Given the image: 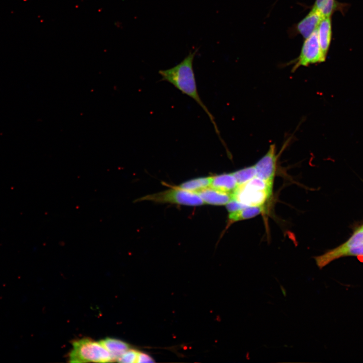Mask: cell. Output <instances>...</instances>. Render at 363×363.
<instances>
[{
    "mask_svg": "<svg viewBox=\"0 0 363 363\" xmlns=\"http://www.w3.org/2000/svg\"><path fill=\"white\" fill-rule=\"evenodd\" d=\"M335 0H316L312 8L318 11L323 17H330L335 10Z\"/></svg>",
    "mask_w": 363,
    "mask_h": 363,
    "instance_id": "2e32d148",
    "label": "cell"
},
{
    "mask_svg": "<svg viewBox=\"0 0 363 363\" xmlns=\"http://www.w3.org/2000/svg\"><path fill=\"white\" fill-rule=\"evenodd\" d=\"M318 36L322 51L326 56L331 39L332 28L330 17H324L318 28Z\"/></svg>",
    "mask_w": 363,
    "mask_h": 363,
    "instance_id": "8fae6325",
    "label": "cell"
},
{
    "mask_svg": "<svg viewBox=\"0 0 363 363\" xmlns=\"http://www.w3.org/2000/svg\"><path fill=\"white\" fill-rule=\"evenodd\" d=\"M197 51V49L191 51L179 64L171 68L160 70L158 73L161 77V81L171 84L182 93L193 99L202 108L213 125L220 141L226 147L220 136L214 117L203 103L198 91L193 69V62Z\"/></svg>",
    "mask_w": 363,
    "mask_h": 363,
    "instance_id": "6da1fadb",
    "label": "cell"
},
{
    "mask_svg": "<svg viewBox=\"0 0 363 363\" xmlns=\"http://www.w3.org/2000/svg\"><path fill=\"white\" fill-rule=\"evenodd\" d=\"M238 186L232 173H223L212 177L210 187L217 190L233 194Z\"/></svg>",
    "mask_w": 363,
    "mask_h": 363,
    "instance_id": "30bf717a",
    "label": "cell"
},
{
    "mask_svg": "<svg viewBox=\"0 0 363 363\" xmlns=\"http://www.w3.org/2000/svg\"><path fill=\"white\" fill-rule=\"evenodd\" d=\"M324 17L317 10L312 8L309 14L297 25L298 32L306 39L317 29Z\"/></svg>",
    "mask_w": 363,
    "mask_h": 363,
    "instance_id": "9c48e42d",
    "label": "cell"
},
{
    "mask_svg": "<svg viewBox=\"0 0 363 363\" xmlns=\"http://www.w3.org/2000/svg\"><path fill=\"white\" fill-rule=\"evenodd\" d=\"M238 185L243 184L256 176L254 165L248 166L232 172Z\"/></svg>",
    "mask_w": 363,
    "mask_h": 363,
    "instance_id": "9a60e30c",
    "label": "cell"
},
{
    "mask_svg": "<svg viewBox=\"0 0 363 363\" xmlns=\"http://www.w3.org/2000/svg\"><path fill=\"white\" fill-rule=\"evenodd\" d=\"M73 348L69 353L71 362H107L113 361L108 351L100 342L84 338L73 342Z\"/></svg>",
    "mask_w": 363,
    "mask_h": 363,
    "instance_id": "3957f363",
    "label": "cell"
},
{
    "mask_svg": "<svg viewBox=\"0 0 363 363\" xmlns=\"http://www.w3.org/2000/svg\"><path fill=\"white\" fill-rule=\"evenodd\" d=\"M154 360L148 354L139 352L137 362H153Z\"/></svg>",
    "mask_w": 363,
    "mask_h": 363,
    "instance_id": "ffe728a7",
    "label": "cell"
},
{
    "mask_svg": "<svg viewBox=\"0 0 363 363\" xmlns=\"http://www.w3.org/2000/svg\"><path fill=\"white\" fill-rule=\"evenodd\" d=\"M276 153L275 145L271 144L266 153L254 164L256 176L273 184L278 159Z\"/></svg>",
    "mask_w": 363,
    "mask_h": 363,
    "instance_id": "52a82bcc",
    "label": "cell"
},
{
    "mask_svg": "<svg viewBox=\"0 0 363 363\" xmlns=\"http://www.w3.org/2000/svg\"><path fill=\"white\" fill-rule=\"evenodd\" d=\"M139 352L135 349L130 348L116 361L125 363L137 362Z\"/></svg>",
    "mask_w": 363,
    "mask_h": 363,
    "instance_id": "e0dca14e",
    "label": "cell"
},
{
    "mask_svg": "<svg viewBox=\"0 0 363 363\" xmlns=\"http://www.w3.org/2000/svg\"><path fill=\"white\" fill-rule=\"evenodd\" d=\"M363 256V244L349 248L344 256Z\"/></svg>",
    "mask_w": 363,
    "mask_h": 363,
    "instance_id": "d6986e66",
    "label": "cell"
},
{
    "mask_svg": "<svg viewBox=\"0 0 363 363\" xmlns=\"http://www.w3.org/2000/svg\"><path fill=\"white\" fill-rule=\"evenodd\" d=\"M246 207L247 206L234 198H232L226 204V208L229 213L238 211Z\"/></svg>",
    "mask_w": 363,
    "mask_h": 363,
    "instance_id": "ac0fdd59",
    "label": "cell"
},
{
    "mask_svg": "<svg viewBox=\"0 0 363 363\" xmlns=\"http://www.w3.org/2000/svg\"><path fill=\"white\" fill-rule=\"evenodd\" d=\"M205 204L215 206L226 205L233 198L232 194L223 192L210 187L197 192Z\"/></svg>",
    "mask_w": 363,
    "mask_h": 363,
    "instance_id": "ba28073f",
    "label": "cell"
},
{
    "mask_svg": "<svg viewBox=\"0 0 363 363\" xmlns=\"http://www.w3.org/2000/svg\"><path fill=\"white\" fill-rule=\"evenodd\" d=\"M273 184L256 176L238 185L233 193V198L246 206H263L270 199Z\"/></svg>",
    "mask_w": 363,
    "mask_h": 363,
    "instance_id": "7a4b0ae2",
    "label": "cell"
},
{
    "mask_svg": "<svg viewBox=\"0 0 363 363\" xmlns=\"http://www.w3.org/2000/svg\"><path fill=\"white\" fill-rule=\"evenodd\" d=\"M361 244H363V225L358 228L344 244L321 255L315 257L316 265L320 269H322L332 261L344 257L349 248Z\"/></svg>",
    "mask_w": 363,
    "mask_h": 363,
    "instance_id": "8992f818",
    "label": "cell"
},
{
    "mask_svg": "<svg viewBox=\"0 0 363 363\" xmlns=\"http://www.w3.org/2000/svg\"><path fill=\"white\" fill-rule=\"evenodd\" d=\"M143 201L169 203L190 206H197L205 204L197 193L186 191L176 186L159 193L146 195L136 200V202Z\"/></svg>",
    "mask_w": 363,
    "mask_h": 363,
    "instance_id": "277c9868",
    "label": "cell"
},
{
    "mask_svg": "<svg viewBox=\"0 0 363 363\" xmlns=\"http://www.w3.org/2000/svg\"><path fill=\"white\" fill-rule=\"evenodd\" d=\"M265 205L247 206L238 211L229 213L228 223H232L251 219L263 213L266 211Z\"/></svg>",
    "mask_w": 363,
    "mask_h": 363,
    "instance_id": "7c38bea8",
    "label": "cell"
},
{
    "mask_svg": "<svg viewBox=\"0 0 363 363\" xmlns=\"http://www.w3.org/2000/svg\"><path fill=\"white\" fill-rule=\"evenodd\" d=\"M110 353L113 361L117 360L129 349V345L121 340L106 338L99 341Z\"/></svg>",
    "mask_w": 363,
    "mask_h": 363,
    "instance_id": "4fadbf2b",
    "label": "cell"
},
{
    "mask_svg": "<svg viewBox=\"0 0 363 363\" xmlns=\"http://www.w3.org/2000/svg\"><path fill=\"white\" fill-rule=\"evenodd\" d=\"M212 176L198 177L181 184L177 187L190 192H195L210 187Z\"/></svg>",
    "mask_w": 363,
    "mask_h": 363,
    "instance_id": "5bb4252c",
    "label": "cell"
},
{
    "mask_svg": "<svg viewBox=\"0 0 363 363\" xmlns=\"http://www.w3.org/2000/svg\"><path fill=\"white\" fill-rule=\"evenodd\" d=\"M326 57L320 45L317 29L306 38L292 71L294 72L301 66L306 67L311 64L323 62L325 60Z\"/></svg>",
    "mask_w": 363,
    "mask_h": 363,
    "instance_id": "5b68a950",
    "label": "cell"
}]
</instances>
